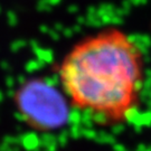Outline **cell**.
Instances as JSON below:
<instances>
[{
  "mask_svg": "<svg viewBox=\"0 0 151 151\" xmlns=\"http://www.w3.org/2000/svg\"><path fill=\"white\" fill-rule=\"evenodd\" d=\"M15 106L24 122L39 132H52L70 122V102L63 88L43 78L27 80L17 88Z\"/></svg>",
  "mask_w": 151,
  "mask_h": 151,
  "instance_id": "2",
  "label": "cell"
},
{
  "mask_svg": "<svg viewBox=\"0 0 151 151\" xmlns=\"http://www.w3.org/2000/svg\"><path fill=\"white\" fill-rule=\"evenodd\" d=\"M58 75L72 106L103 124L120 123L140 105L145 57L128 34L108 28L76 44Z\"/></svg>",
  "mask_w": 151,
  "mask_h": 151,
  "instance_id": "1",
  "label": "cell"
}]
</instances>
